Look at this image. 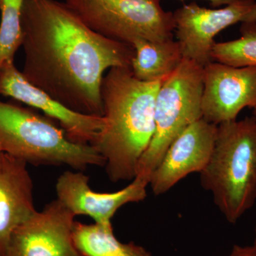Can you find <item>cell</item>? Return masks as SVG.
Wrapping results in <instances>:
<instances>
[{"label": "cell", "instance_id": "obj_1", "mask_svg": "<svg viewBox=\"0 0 256 256\" xmlns=\"http://www.w3.org/2000/svg\"><path fill=\"white\" fill-rule=\"evenodd\" d=\"M21 28L26 80L70 110L102 117L104 74L131 68L132 46L92 31L58 0H24Z\"/></svg>", "mask_w": 256, "mask_h": 256}, {"label": "cell", "instance_id": "obj_2", "mask_svg": "<svg viewBox=\"0 0 256 256\" xmlns=\"http://www.w3.org/2000/svg\"><path fill=\"white\" fill-rule=\"evenodd\" d=\"M164 80L142 82L130 67L109 69L102 78L105 126L92 146L105 160L106 172L114 183L136 178L138 162L156 130V97Z\"/></svg>", "mask_w": 256, "mask_h": 256}, {"label": "cell", "instance_id": "obj_3", "mask_svg": "<svg viewBox=\"0 0 256 256\" xmlns=\"http://www.w3.org/2000/svg\"><path fill=\"white\" fill-rule=\"evenodd\" d=\"M202 188L210 192L216 206L236 224L256 202V118L246 117L217 126L214 148L200 173Z\"/></svg>", "mask_w": 256, "mask_h": 256}, {"label": "cell", "instance_id": "obj_4", "mask_svg": "<svg viewBox=\"0 0 256 256\" xmlns=\"http://www.w3.org/2000/svg\"><path fill=\"white\" fill-rule=\"evenodd\" d=\"M0 150L36 166H68L82 172L106 164L94 146L70 140L53 120L2 100Z\"/></svg>", "mask_w": 256, "mask_h": 256}, {"label": "cell", "instance_id": "obj_5", "mask_svg": "<svg viewBox=\"0 0 256 256\" xmlns=\"http://www.w3.org/2000/svg\"><path fill=\"white\" fill-rule=\"evenodd\" d=\"M203 68L184 58L158 90L154 108L156 130L136 170V178L148 184L170 144L188 126L202 118Z\"/></svg>", "mask_w": 256, "mask_h": 256}, {"label": "cell", "instance_id": "obj_6", "mask_svg": "<svg viewBox=\"0 0 256 256\" xmlns=\"http://www.w3.org/2000/svg\"><path fill=\"white\" fill-rule=\"evenodd\" d=\"M160 1L64 0V2L92 31L131 46L138 40L161 42L173 38V12L165 11Z\"/></svg>", "mask_w": 256, "mask_h": 256}, {"label": "cell", "instance_id": "obj_7", "mask_svg": "<svg viewBox=\"0 0 256 256\" xmlns=\"http://www.w3.org/2000/svg\"><path fill=\"white\" fill-rule=\"evenodd\" d=\"M173 16L176 41L184 58L204 67L213 62L214 38L220 32L238 23L256 22V1L218 9H208L192 2L175 10Z\"/></svg>", "mask_w": 256, "mask_h": 256}, {"label": "cell", "instance_id": "obj_8", "mask_svg": "<svg viewBox=\"0 0 256 256\" xmlns=\"http://www.w3.org/2000/svg\"><path fill=\"white\" fill-rule=\"evenodd\" d=\"M76 216L58 200L15 229L3 256H80L74 245Z\"/></svg>", "mask_w": 256, "mask_h": 256}, {"label": "cell", "instance_id": "obj_9", "mask_svg": "<svg viewBox=\"0 0 256 256\" xmlns=\"http://www.w3.org/2000/svg\"><path fill=\"white\" fill-rule=\"evenodd\" d=\"M202 118L214 124L237 120L256 106V66L234 67L212 62L203 68Z\"/></svg>", "mask_w": 256, "mask_h": 256}, {"label": "cell", "instance_id": "obj_10", "mask_svg": "<svg viewBox=\"0 0 256 256\" xmlns=\"http://www.w3.org/2000/svg\"><path fill=\"white\" fill-rule=\"evenodd\" d=\"M0 96L41 110L57 122L70 140L78 144L92 146L105 126L104 117L70 110L32 85L16 68L14 62H6L0 68Z\"/></svg>", "mask_w": 256, "mask_h": 256}, {"label": "cell", "instance_id": "obj_11", "mask_svg": "<svg viewBox=\"0 0 256 256\" xmlns=\"http://www.w3.org/2000/svg\"><path fill=\"white\" fill-rule=\"evenodd\" d=\"M216 130V124L201 118L173 141L152 175L149 185L154 195L164 194L188 175L204 170L213 152Z\"/></svg>", "mask_w": 256, "mask_h": 256}, {"label": "cell", "instance_id": "obj_12", "mask_svg": "<svg viewBox=\"0 0 256 256\" xmlns=\"http://www.w3.org/2000/svg\"><path fill=\"white\" fill-rule=\"evenodd\" d=\"M148 183L136 178L126 188L112 193L94 192L89 186V178L82 171H66L56 184L57 200L74 215L90 217L95 224L112 225L111 220L121 207L138 203L146 197Z\"/></svg>", "mask_w": 256, "mask_h": 256}, {"label": "cell", "instance_id": "obj_13", "mask_svg": "<svg viewBox=\"0 0 256 256\" xmlns=\"http://www.w3.org/2000/svg\"><path fill=\"white\" fill-rule=\"evenodd\" d=\"M36 210L28 164L0 151V256L15 229Z\"/></svg>", "mask_w": 256, "mask_h": 256}, {"label": "cell", "instance_id": "obj_14", "mask_svg": "<svg viewBox=\"0 0 256 256\" xmlns=\"http://www.w3.org/2000/svg\"><path fill=\"white\" fill-rule=\"evenodd\" d=\"M131 46L134 50L131 70L133 75L142 82L165 80L184 60L180 44L174 38L161 42L138 40Z\"/></svg>", "mask_w": 256, "mask_h": 256}, {"label": "cell", "instance_id": "obj_15", "mask_svg": "<svg viewBox=\"0 0 256 256\" xmlns=\"http://www.w3.org/2000/svg\"><path fill=\"white\" fill-rule=\"evenodd\" d=\"M73 239L80 256H152L142 246L118 240L112 225L105 226L75 222Z\"/></svg>", "mask_w": 256, "mask_h": 256}, {"label": "cell", "instance_id": "obj_16", "mask_svg": "<svg viewBox=\"0 0 256 256\" xmlns=\"http://www.w3.org/2000/svg\"><path fill=\"white\" fill-rule=\"evenodd\" d=\"M242 36L233 41L215 43L214 62L234 67L256 66V22L242 24Z\"/></svg>", "mask_w": 256, "mask_h": 256}, {"label": "cell", "instance_id": "obj_17", "mask_svg": "<svg viewBox=\"0 0 256 256\" xmlns=\"http://www.w3.org/2000/svg\"><path fill=\"white\" fill-rule=\"evenodd\" d=\"M24 0H0V68L14 62L22 43L21 13Z\"/></svg>", "mask_w": 256, "mask_h": 256}, {"label": "cell", "instance_id": "obj_18", "mask_svg": "<svg viewBox=\"0 0 256 256\" xmlns=\"http://www.w3.org/2000/svg\"><path fill=\"white\" fill-rule=\"evenodd\" d=\"M227 256H256V246H234L232 252Z\"/></svg>", "mask_w": 256, "mask_h": 256}, {"label": "cell", "instance_id": "obj_19", "mask_svg": "<svg viewBox=\"0 0 256 256\" xmlns=\"http://www.w3.org/2000/svg\"><path fill=\"white\" fill-rule=\"evenodd\" d=\"M184 1V0H181ZM210 2V5L213 8H220L222 6H228L236 4V3L244 2L250 1V0H207Z\"/></svg>", "mask_w": 256, "mask_h": 256}, {"label": "cell", "instance_id": "obj_20", "mask_svg": "<svg viewBox=\"0 0 256 256\" xmlns=\"http://www.w3.org/2000/svg\"><path fill=\"white\" fill-rule=\"evenodd\" d=\"M252 116L256 118V106L252 109Z\"/></svg>", "mask_w": 256, "mask_h": 256}, {"label": "cell", "instance_id": "obj_21", "mask_svg": "<svg viewBox=\"0 0 256 256\" xmlns=\"http://www.w3.org/2000/svg\"><path fill=\"white\" fill-rule=\"evenodd\" d=\"M255 235H256V238H255V242H254V245L256 246V228H255Z\"/></svg>", "mask_w": 256, "mask_h": 256}, {"label": "cell", "instance_id": "obj_22", "mask_svg": "<svg viewBox=\"0 0 256 256\" xmlns=\"http://www.w3.org/2000/svg\"><path fill=\"white\" fill-rule=\"evenodd\" d=\"M0 151H1V150H0Z\"/></svg>", "mask_w": 256, "mask_h": 256}]
</instances>
